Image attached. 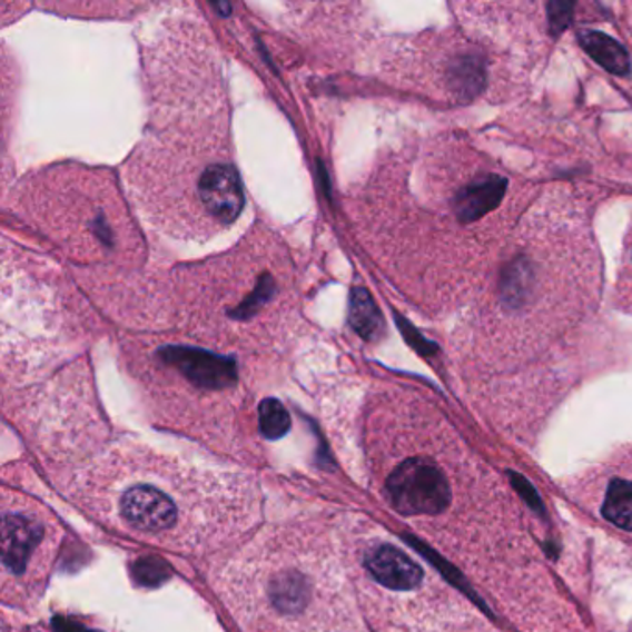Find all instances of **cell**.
Wrapping results in <instances>:
<instances>
[{
    "mask_svg": "<svg viewBox=\"0 0 632 632\" xmlns=\"http://www.w3.org/2000/svg\"><path fill=\"white\" fill-rule=\"evenodd\" d=\"M567 494L605 525L632 536V447L575 478Z\"/></svg>",
    "mask_w": 632,
    "mask_h": 632,
    "instance_id": "1",
    "label": "cell"
},
{
    "mask_svg": "<svg viewBox=\"0 0 632 632\" xmlns=\"http://www.w3.org/2000/svg\"><path fill=\"white\" fill-rule=\"evenodd\" d=\"M119 514L130 527L160 534L175 527L178 506L164 490L150 484H136L119 497Z\"/></svg>",
    "mask_w": 632,
    "mask_h": 632,
    "instance_id": "2",
    "label": "cell"
},
{
    "mask_svg": "<svg viewBox=\"0 0 632 632\" xmlns=\"http://www.w3.org/2000/svg\"><path fill=\"white\" fill-rule=\"evenodd\" d=\"M364 566L378 586L408 594L425 584L423 567L392 542H373L364 553Z\"/></svg>",
    "mask_w": 632,
    "mask_h": 632,
    "instance_id": "3",
    "label": "cell"
},
{
    "mask_svg": "<svg viewBox=\"0 0 632 632\" xmlns=\"http://www.w3.org/2000/svg\"><path fill=\"white\" fill-rule=\"evenodd\" d=\"M161 361L175 367L189 383L206 389H219L236 383V364L225 356L195 347H166Z\"/></svg>",
    "mask_w": 632,
    "mask_h": 632,
    "instance_id": "4",
    "label": "cell"
},
{
    "mask_svg": "<svg viewBox=\"0 0 632 632\" xmlns=\"http://www.w3.org/2000/svg\"><path fill=\"white\" fill-rule=\"evenodd\" d=\"M41 539V527L38 523L22 514L6 512L2 527V556L4 566L13 573L24 572L28 556Z\"/></svg>",
    "mask_w": 632,
    "mask_h": 632,
    "instance_id": "5",
    "label": "cell"
},
{
    "mask_svg": "<svg viewBox=\"0 0 632 632\" xmlns=\"http://www.w3.org/2000/svg\"><path fill=\"white\" fill-rule=\"evenodd\" d=\"M579 41L583 45L584 50L594 60L600 61L601 66L605 67L606 71H611L612 75L625 77L631 71L628 50L623 49L616 39L609 38L603 32H595V30H581Z\"/></svg>",
    "mask_w": 632,
    "mask_h": 632,
    "instance_id": "6",
    "label": "cell"
},
{
    "mask_svg": "<svg viewBox=\"0 0 632 632\" xmlns=\"http://www.w3.org/2000/svg\"><path fill=\"white\" fill-rule=\"evenodd\" d=\"M350 322H353L356 330L364 338H373L383 327V319H381L377 306L373 305L372 297L364 289H358L353 295V300H350Z\"/></svg>",
    "mask_w": 632,
    "mask_h": 632,
    "instance_id": "7",
    "label": "cell"
},
{
    "mask_svg": "<svg viewBox=\"0 0 632 632\" xmlns=\"http://www.w3.org/2000/svg\"><path fill=\"white\" fill-rule=\"evenodd\" d=\"M292 419L283 403L275 399H267L260 406V428L267 438H283L288 433Z\"/></svg>",
    "mask_w": 632,
    "mask_h": 632,
    "instance_id": "8",
    "label": "cell"
}]
</instances>
